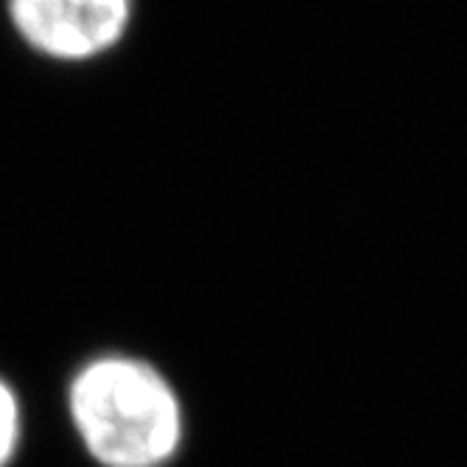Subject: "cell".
<instances>
[{
    "instance_id": "obj_1",
    "label": "cell",
    "mask_w": 467,
    "mask_h": 467,
    "mask_svg": "<svg viewBox=\"0 0 467 467\" xmlns=\"http://www.w3.org/2000/svg\"><path fill=\"white\" fill-rule=\"evenodd\" d=\"M67 414L99 467H165L185 440V409L174 384L130 353L84 361L70 378Z\"/></svg>"
},
{
    "instance_id": "obj_2",
    "label": "cell",
    "mask_w": 467,
    "mask_h": 467,
    "mask_svg": "<svg viewBox=\"0 0 467 467\" xmlns=\"http://www.w3.org/2000/svg\"><path fill=\"white\" fill-rule=\"evenodd\" d=\"M26 48L51 62H93L109 54L132 23V0H6Z\"/></svg>"
},
{
    "instance_id": "obj_3",
    "label": "cell",
    "mask_w": 467,
    "mask_h": 467,
    "mask_svg": "<svg viewBox=\"0 0 467 467\" xmlns=\"http://www.w3.org/2000/svg\"><path fill=\"white\" fill-rule=\"evenodd\" d=\"M23 440V406L6 378H0V467H9Z\"/></svg>"
}]
</instances>
